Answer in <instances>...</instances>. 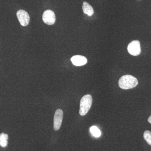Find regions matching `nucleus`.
<instances>
[{
    "label": "nucleus",
    "instance_id": "nucleus-9",
    "mask_svg": "<svg viewBox=\"0 0 151 151\" xmlns=\"http://www.w3.org/2000/svg\"><path fill=\"white\" fill-rule=\"evenodd\" d=\"M8 135L4 133L0 134V146L5 147L7 146Z\"/></svg>",
    "mask_w": 151,
    "mask_h": 151
},
{
    "label": "nucleus",
    "instance_id": "nucleus-2",
    "mask_svg": "<svg viewBox=\"0 0 151 151\" xmlns=\"http://www.w3.org/2000/svg\"><path fill=\"white\" fill-rule=\"evenodd\" d=\"M92 103V96L90 94L84 95L81 98L80 103L79 114L81 116H85L89 112Z\"/></svg>",
    "mask_w": 151,
    "mask_h": 151
},
{
    "label": "nucleus",
    "instance_id": "nucleus-7",
    "mask_svg": "<svg viewBox=\"0 0 151 151\" xmlns=\"http://www.w3.org/2000/svg\"><path fill=\"white\" fill-rule=\"evenodd\" d=\"M71 62L76 66H82L85 65L87 62V60L85 57L80 55H76L71 58Z\"/></svg>",
    "mask_w": 151,
    "mask_h": 151
},
{
    "label": "nucleus",
    "instance_id": "nucleus-12",
    "mask_svg": "<svg viewBox=\"0 0 151 151\" xmlns=\"http://www.w3.org/2000/svg\"><path fill=\"white\" fill-rule=\"evenodd\" d=\"M148 121L149 123L151 124V115L149 117L148 119Z\"/></svg>",
    "mask_w": 151,
    "mask_h": 151
},
{
    "label": "nucleus",
    "instance_id": "nucleus-10",
    "mask_svg": "<svg viewBox=\"0 0 151 151\" xmlns=\"http://www.w3.org/2000/svg\"><path fill=\"white\" fill-rule=\"evenodd\" d=\"M90 131L92 135L96 137H99L101 135V132L98 128L95 126H92L90 129Z\"/></svg>",
    "mask_w": 151,
    "mask_h": 151
},
{
    "label": "nucleus",
    "instance_id": "nucleus-8",
    "mask_svg": "<svg viewBox=\"0 0 151 151\" xmlns=\"http://www.w3.org/2000/svg\"><path fill=\"white\" fill-rule=\"evenodd\" d=\"M82 9L84 14H87L89 16H92L94 14V10L92 6L90 5L88 3L84 2L82 6Z\"/></svg>",
    "mask_w": 151,
    "mask_h": 151
},
{
    "label": "nucleus",
    "instance_id": "nucleus-1",
    "mask_svg": "<svg viewBox=\"0 0 151 151\" xmlns=\"http://www.w3.org/2000/svg\"><path fill=\"white\" fill-rule=\"evenodd\" d=\"M119 86L122 89H132L136 87L138 84L137 79L134 76L130 75L123 76L120 78Z\"/></svg>",
    "mask_w": 151,
    "mask_h": 151
},
{
    "label": "nucleus",
    "instance_id": "nucleus-4",
    "mask_svg": "<svg viewBox=\"0 0 151 151\" xmlns=\"http://www.w3.org/2000/svg\"><path fill=\"white\" fill-rule=\"evenodd\" d=\"M17 16L20 23L22 26H26L29 23V16L27 12L23 10H20L17 12Z\"/></svg>",
    "mask_w": 151,
    "mask_h": 151
},
{
    "label": "nucleus",
    "instance_id": "nucleus-5",
    "mask_svg": "<svg viewBox=\"0 0 151 151\" xmlns=\"http://www.w3.org/2000/svg\"><path fill=\"white\" fill-rule=\"evenodd\" d=\"M42 20L45 24L48 25L54 24L55 22V16L53 11L47 10L43 13Z\"/></svg>",
    "mask_w": 151,
    "mask_h": 151
},
{
    "label": "nucleus",
    "instance_id": "nucleus-3",
    "mask_svg": "<svg viewBox=\"0 0 151 151\" xmlns=\"http://www.w3.org/2000/svg\"><path fill=\"white\" fill-rule=\"evenodd\" d=\"M129 53L133 56H138L140 54L141 48L140 43L138 40L131 42L127 47Z\"/></svg>",
    "mask_w": 151,
    "mask_h": 151
},
{
    "label": "nucleus",
    "instance_id": "nucleus-11",
    "mask_svg": "<svg viewBox=\"0 0 151 151\" xmlns=\"http://www.w3.org/2000/svg\"><path fill=\"white\" fill-rule=\"evenodd\" d=\"M144 138L147 142L151 146V132L150 131H146L144 132Z\"/></svg>",
    "mask_w": 151,
    "mask_h": 151
},
{
    "label": "nucleus",
    "instance_id": "nucleus-6",
    "mask_svg": "<svg viewBox=\"0 0 151 151\" xmlns=\"http://www.w3.org/2000/svg\"><path fill=\"white\" fill-rule=\"evenodd\" d=\"M63 118V112L60 109L55 111L54 117V129L55 131L59 130L62 124Z\"/></svg>",
    "mask_w": 151,
    "mask_h": 151
}]
</instances>
